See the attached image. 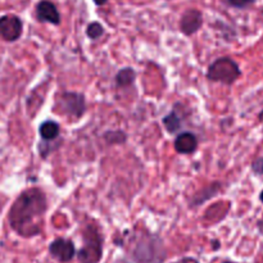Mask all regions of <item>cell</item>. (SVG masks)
Instances as JSON below:
<instances>
[{
	"instance_id": "10",
	"label": "cell",
	"mask_w": 263,
	"mask_h": 263,
	"mask_svg": "<svg viewBox=\"0 0 263 263\" xmlns=\"http://www.w3.org/2000/svg\"><path fill=\"white\" fill-rule=\"evenodd\" d=\"M198 146V140L192 133H182L175 140V149L181 154H192Z\"/></svg>"
},
{
	"instance_id": "19",
	"label": "cell",
	"mask_w": 263,
	"mask_h": 263,
	"mask_svg": "<svg viewBox=\"0 0 263 263\" xmlns=\"http://www.w3.org/2000/svg\"><path fill=\"white\" fill-rule=\"evenodd\" d=\"M257 229H258L259 234H261V235H263V217L258 221V222H257Z\"/></svg>"
},
{
	"instance_id": "13",
	"label": "cell",
	"mask_w": 263,
	"mask_h": 263,
	"mask_svg": "<svg viewBox=\"0 0 263 263\" xmlns=\"http://www.w3.org/2000/svg\"><path fill=\"white\" fill-rule=\"evenodd\" d=\"M163 123H164V126H166L167 131L171 134L176 133V131L180 128V126H181V121H180V118L177 117L176 113H174V112L170 113L167 117L163 118Z\"/></svg>"
},
{
	"instance_id": "8",
	"label": "cell",
	"mask_w": 263,
	"mask_h": 263,
	"mask_svg": "<svg viewBox=\"0 0 263 263\" xmlns=\"http://www.w3.org/2000/svg\"><path fill=\"white\" fill-rule=\"evenodd\" d=\"M203 25L202 13L197 9H189L182 14L180 28L185 35H193L197 32Z\"/></svg>"
},
{
	"instance_id": "21",
	"label": "cell",
	"mask_w": 263,
	"mask_h": 263,
	"mask_svg": "<svg viewBox=\"0 0 263 263\" xmlns=\"http://www.w3.org/2000/svg\"><path fill=\"white\" fill-rule=\"evenodd\" d=\"M259 120H262V121H263V112L261 113V115H259Z\"/></svg>"
},
{
	"instance_id": "5",
	"label": "cell",
	"mask_w": 263,
	"mask_h": 263,
	"mask_svg": "<svg viewBox=\"0 0 263 263\" xmlns=\"http://www.w3.org/2000/svg\"><path fill=\"white\" fill-rule=\"evenodd\" d=\"M59 112L71 118H80L85 113V98L79 92H64L59 98Z\"/></svg>"
},
{
	"instance_id": "9",
	"label": "cell",
	"mask_w": 263,
	"mask_h": 263,
	"mask_svg": "<svg viewBox=\"0 0 263 263\" xmlns=\"http://www.w3.org/2000/svg\"><path fill=\"white\" fill-rule=\"evenodd\" d=\"M36 15L40 22H49L53 25L61 23V15L55 5L49 0H41L36 7Z\"/></svg>"
},
{
	"instance_id": "20",
	"label": "cell",
	"mask_w": 263,
	"mask_h": 263,
	"mask_svg": "<svg viewBox=\"0 0 263 263\" xmlns=\"http://www.w3.org/2000/svg\"><path fill=\"white\" fill-rule=\"evenodd\" d=\"M94 3H95V4H98V5H103V4H105V3H107V0H94Z\"/></svg>"
},
{
	"instance_id": "18",
	"label": "cell",
	"mask_w": 263,
	"mask_h": 263,
	"mask_svg": "<svg viewBox=\"0 0 263 263\" xmlns=\"http://www.w3.org/2000/svg\"><path fill=\"white\" fill-rule=\"evenodd\" d=\"M172 263H199V262H198V259L193 258V257H184V258H180Z\"/></svg>"
},
{
	"instance_id": "15",
	"label": "cell",
	"mask_w": 263,
	"mask_h": 263,
	"mask_svg": "<svg viewBox=\"0 0 263 263\" xmlns=\"http://www.w3.org/2000/svg\"><path fill=\"white\" fill-rule=\"evenodd\" d=\"M105 139L108 143L115 144V143H123L126 140V135L122 131H109L105 134Z\"/></svg>"
},
{
	"instance_id": "11",
	"label": "cell",
	"mask_w": 263,
	"mask_h": 263,
	"mask_svg": "<svg viewBox=\"0 0 263 263\" xmlns=\"http://www.w3.org/2000/svg\"><path fill=\"white\" fill-rule=\"evenodd\" d=\"M40 135L44 140H54L59 135V125L54 121H45L40 126Z\"/></svg>"
},
{
	"instance_id": "22",
	"label": "cell",
	"mask_w": 263,
	"mask_h": 263,
	"mask_svg": "<svg viewBox=\"0 0 263 263\" xmlns=\"http://www.w3.org/2000/svg\"><path fill=\"white\" fill-rule=\"evenodd\" d=\"M259 199H261V200H262V202H263V192L261 193V197H259Z\"/></svg>"
},
{
	"instance_id": "14",
	"label": "cell",
	"mask_w": 263,
	"mask_h": 263,
	"mask_svg": "<svg viewBox=\"0 0 263 263\" xmlns=\"http://www.w3.org/2000/svg\"><path fill=\"white\" fill-rule=\"evenodd\" d=\"M86 33L90 39H98L104 33V28H103V26L100 23L92 22L87 26Z\"/></svg>"
},
{
	"instance_id": "7",
	"label": "cell",
	"mask_w": 263,
	"mask_h": 263,
	"mask_svg": "<svg viewBox=\"0 0 263 263\" xmlns=\"http://www.w3.org/2000/svg\"><path fill=\"white\" fill-rule=\"evenodd\" d=\"M49 253L53 258L61 263H67L76 256V248L72 240L64 238H58L53 240L49 246Z\"/></svg>"
},
{
	"instance_id": "16",
	"label": "cell",
	"mask_w": 263,
	"mask_h": 263,
	"mask_svg": "<svg viewBox=\"0 0 263 263\" xmlns=\"http://www.w3.org/2000/svg\"><path fill=\"white\" fill-rule=\"evenodd\" d=\"M229 4L235 8H246L251 5L254 0H228Z\"/></svg>"
},
{
	"instance_id": "17",
	"label": "cell",
	"mask_w": 263,
	"mask_h": 263,
	"mask_svg": "<svg viewBox=\"0 0 263 263\" xmlns=\"http://www.w3.org/2000/svg\"><path fill=\"white\" fill-rule=\"evenodd\" d=\"M252 170L256 172L257 175H263V158H258L253 162L252 164Z\"/></svg>"
},
{
	"instance_id": "12",
	"label": "cell",
	"mask_w": 263,
	"mask_h": 263,
	"mask_svg": "<svg viewBox=\"0 0 263 263\" xmlns=\"http://www.w3.org/2000/svg\"><path fill=\"white\" fill-rule=\"evenodd\" d=\"M135 71H134L133 68H123L117 73L116 81H117L118 86L126 87L128 86V85L133 84L134 80H135Z\"/></svg>"
},
{
	"instance_id": "1",
	"label": "cell",
	"mask_w": 263,
	"mask_h": 263,
	"mask_svg": "<svg viewBox=\"0 0 263 263\" xmlns=\"http://www.w3.org/2000/svg\"><path fill=\"white\" fill-rule=\"evenodd\" d=\"M48 210L46 197L40 189L25 190L13 203L8 215L9 225L23 238L39 235L43 229V217Z\"/></svg>"
},
{
	"instance_id": "2",
	"label": "cell",
	"mask_w": 263,
	"mask_h": 263,
	"mask_svg": "<svg viewBox=\"0 0 263 263\" xmlns=\"http://www.w3.org/2000/svg\"><path fill=\"white\" fill-rule=\"evenodd\" d=\"M163 241L154 234H139L130 251L133 263H163L166 259Z\"/></svg>"
},
{
	"instance_id": "3",
	"label": "cell",
	"mask_w": 263,
	"mask_h": 263,
	"mask_svg": "<svg viewBox=\"0 0 263 263\" xmlns=\"http://www.w3.org/2000/svg\"><path fill=\"white\" fill-rule=\"evenodd\" d=\"M84 246L77 253L80 263H99L103 257V238L94 225H87L84 230Z\"/></svg>"
},
{
	"instance_id": "23",
	"label": "cell",
	"mask_w": 263,
	"mask_h": 263,
	"mask_svg": "<svg viewBox=\"0 0 263 263\" xmlns=\"http://www.w3.org/2000/svg\"><path fill=\"white\" fill-rule=\"evenodd\" d=\"M222 263H235V262H231V261H225V262H222Z\"/></svg>"
},
{
	"instance_id": "6",
	"label": "cell",
	"mask_w": 263,
	"mask_h": 263,
	"mask_svg": "<svg viewBox=\"0 0 263 263\" xmlns=\"http://www.w3.org/2000/svg\"><path fill=\"white\" fill-rule=\"evenodd\" d=\"M22 21L14 14L0 17V37L5 41H15L22 35Z\"/></svg>"
},
{
	"instance_id": "4",
	"label": "cell",
	"mask_w": 263,
	"mask_h": 263,
	"mask_svg": "<svg viewBox=\"0 0 263 263\" xmlns=\"http://www.w3.org/2000/svg\"><path fill=\"white\" fill-rule=\"evenodd\" d=\"M241 71L239 68L238 63L231 58H220L213 62L208 68V79L216 82H222V84L231 85L240 77Z\"/></svg>"
}]
</instances>
